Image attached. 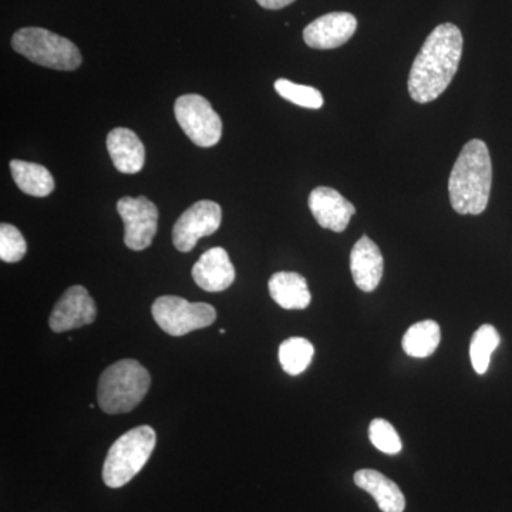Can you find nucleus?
<instances>
[{"label": "nucleus", "instance_id": "nucleus-6", "mask_svg": "<svg viewBox=\"0 0 512 512\" xmlns=\"http://www.w3.org/2000/svg\"><path fill=\"white\" fill-rule=\"evenodd\" d=\"M154 320L171 336H184L192 330L211 326L217 319L214 306L208 303H192L180 296H160L153 303Z\"/></svg>", "mask_w": 512, "mask_h": 512}, {"label": "nucleus", "instance_id": "nucleus-8", "mask_svg": "<svg viewBox=\"0 0 512 512\" xmlns=\"http://www.w3.org/2000/svg\"><path fill=\"white\" fill-rule=\"evenodd\" d=\"M121 220L124 222V244L133 251L150 247L157 234L158 210L148 198L124 197L117 202Z\"/></svg>", "mask_w": 512, "mask_h": 512}, {"label": "nucleus", "instance_id": "nucleus-4", "mask_svg": "<svg viewBox=\"0 0 512 512\" xmlns=\"http://www.w3.org/2000/svg\"><path fill=\"white\" fill-rule=\"evenodd\" d=\"M156 441V431L150 426H138L124 433L107 453L103 467L104 484L120 488L130 483L150 460Z\"/></svg>", "mask_w": 512, "mask_h": 512}, {"label": "nucleus", "instance_id": "nucleus-5", "mask_svg": "<svg viewBox=\"0 0 512 512\" xmlns=\"http://www.w3.org/2000/svg\"><path fill=\"white\" fill-rule=\"evenodd\" d=\"M12 46L30 62L64 72L79 69L83 60L79 47L73 42L42 28L18 30L13 35Z\"/></svg>", "mask_w": 512, "mask_h": 512}, {"label": "nucleus", "instance_id": "nucleus-25", "mask_svg": "<svg viewBox=\"0 0 512 512\" xmlns=\"http://www.w3.org/2000/svg\"><path fill=\"white\" fill-rule=\"evenodd\" d=\"M262 8L269 10L284 9L286 6L291 5L295 0H256Z\"/></svg>", "mask_w": 512, "mask_h": 512}, {"label": "nucleus", "instance_id": "nucleus-24", "mask_svg": "<svg viewBox=\"0 0 512 512\" xmlns=\"http://www.w3.org/2000/svg\"><path fill=\"white\" fill-rule=\"evenodd\" d=\"M28 252V244L22 232L10 224L0 225V259L8 264L22 261Z\"/></svg>", "mask_w": 512, "mask_h": 512}, {"label": "nucleus", "instance_id": "nucleus-9", "mask_svg": "<svg viewBox=\"0 0 512 512\" xmlns=\"http://www.w3.org/2000/svg\"><path fill=\"white\" fill-rule=\"evenodd\" d=\"M222 210L214 201H198L178 218L173 228L174 247L190 252L201 238L214 234L220 228Z\"/></svg>", "mask_w": 512, "mask_h": 512}, {"label": "nucleus", "instance_id": "nucleus-11", "mask_svg": "<svg viewBox=\"0 0 512 512\" xmlns=\"http://www.w3.org/2000/svg\"><path fill=\"white\" fill-rule=\"evenodd\" d=\"M357 20L352 13L333 12L313 20L303 30V40L312 49H336L355 35Z\"/></svg>", "mask_w": 512, "mask_h": 512}, {"label": "nucleus", "instance_id": "nucleus-3", "mask_svg": "<svg viewBox=\"0 0 512 512\" xmlns=\"http://www.w3.org/2000/svg\"><path fill=\"white\" fill-rule=\"evenodd\" d=\"M151 386V376L143 365L124 359L101 373L97 402L104 413L121 414L136 409Z\"/></svg>", "mask_w": 512, "mask_h": 512}, {"label": "nucleus", "instance_id": "nucleus-10", "mask_svg": "<svg viewBox=\"0 0 512 512\" xmlns=\"http://www.w3.org/2000/svg\"><path fill=\"white\" fill-rule=\"evenodd\" d=\"M97 318V306L84 286L74 285L63 293L56 303L49 326L53 332L63 333L90 325Z\"/></svg>", "mask_w": 512, "mask_h": 512}, {"label": "nucleus", "instance_id": "nucleus-12", "mask_svg": "<svg viewBox=\"0 0 512 512\" xmlns=\"http://www.w3.org/2000/svg\"><path fill=\"white\" fill-rule=\"evenodd\" d=\"M309 208L320 227L333 232L345 231L356 212L352 202L329 187H318L311 192Z\"/></svg>", "mask_w": 512, "mask_h": 512}, {"label": "nucleus", "instance_id": "nucleus-23", "mask_svg": "<svg viewBox=\"0 0 512 512\" xmlns=\"http://www.w3.org/2000/svg\"><path fill=\"white\" fill-rule=\"evenodd\" d=\"M369 439L377 450L389 456H396L403 448L399 433L384 419H375L370 423Z\"/></svg>", "mask_w": 512, "mask_h": 512}, {"label": "nucleus", "instance_id": "nucleus-7", "mask_svg": "<svg viewBox=\"0 0 512 512\" xmlns=\"http://www.w3.org/2000/svg\"><path fill=\"white\" fill-rule=\"evenodd\" d=\"M174 113L185 136H188L195 146L207 148L220 143L222 120L205 97L200 94H185L178 97Z\"/></svg>", "mask_w": 512, "mask_h": 512}, {"label": "nucleus", "instance_id": "nucleus-14", "mask_svg": "<svg viewBox=\"0 0 512 512\" xmlns=\"http://www.w3.org/2000/svg\"><path fill=\"white\" fill-rule=\"evenodd\" d=\"M384 261L379 247L369 237L356 242L350 254V271L357 288L373 292L383 278Z\"/></svg>", "mask_w": 512, "mask_h": 512}, {"label": "nucleus", "instance_id": "nucleus-20", "mask_svg": "<svg viewBox=\"0 0 512 512\" xmlns=\"http://www.w3.org/2000/svg\"><path fill=\"white\" fill-rule=\"evenodd\" d=\"M313 355H315V348L308 339H286L279 346V363L284 372L291 376H298L305 372L311 365Z\"/></svg>", "mask_w": 512, "mask_h": 512}, {"label": "nucleus", "instance_id": "nucleus-16", "mask_svg": "<svg viewBox=\"0 0 512 512\" xmlns=\"http://www.w3.org/2000/svg\"><path fill=\"white\" fill-rule=\"evenodd\" d=\"M355 484L375 498L377 507L382 512H403L406 508V498L399 485L394 483L382 473L376 470L356 471Z\"/></svg>", "mask_w": 512, "mask_h": 512}, {"label": "nucleus", "instance_id": "nucleus-15", "mask_svg": "<svg viewBox=\"0 0 512 512\" xmlns=\"http://www.w3.org/2000/svg\"><path fill=\"white\" fill-rule=\"evenodd\" d=\"M107 150L114 167L123 174H137L146 164V148L130 128H114L107 136Z\"/></svg>", "mask_w": 512, "mask_h": 512}, {"label": "nucleus", "instance_id": "nucleus-18", "mask_svg": "<svg viewBox=\"0 0 512 512\" xmlns=\"http://www.w3.org/2000/svg\"><path fill=\"white\" fill-rule=\"evenodd\" d=\"M10 171L20 190L32 197H47L55 190V180L43 165L13 160L10 161Z\"/></svg>", "mask_w": 512, "mask_h": 512}, {"label": "nucleus", "instance_id": "nucleus-13", "mask_svg": "<svg viewBox=\"0 0 512 512\" xmlns=\"http://www.w3.org/2000/svg\"><path fill=\"white\" fill-rule=\"evenodd\" d=\"M195 284L207 292H222L234 284L235 268L224 248H211L192 268Z\"/></svg>", "mask_w": 512, "mask_h": 512}, {"label": "nucleus", "instance_id": "nucleus-22", "mask_svg": "<svg viewBox=\"0 0 512 512\" xmlns=\"http://www.w3.org/2000/svg\"><path fill=\"white\" fill-rule=\"evenodd\" d=\"M275 90L279 96L291 101L303 109L318 110L323 106V96L315 87L303 86L289 82L286 79H279L275 82Z\"/></svg>", "mask_w": 512, "mask_h": 512}, {"label": "nucleus", "instance_id": "nucleus-2", "mask_svg": "<svg viewBox=\"0 0 512 512\" xmlns=\"http://www.w3.org/2000/svg\"><path fill=\"white\" fill-rule=\"evenodd\" d=\"M493 184V164L483 140L468 141L461 150L450 180L451 207L461 215H480L487 208Z\"/></svg>", "mask_w": 512, "mask_h": 512}, {"label": "nucleus", "instance_id": "nucleus-17", "mask_svg": "<svg viewBox=\"0 0 512 512\" xmlns=\"http://www.w3.org/2000/svg\"><path fill=\"white\" fill-rule=\"evenodd\" d=\"M269 293L281 308L306 309L312 301L308 281L296 272H276L269 279Z\"/></svg>", "mask_w": 512, "mask_h": 512}, {"label": "nucleus", "instance_id": "nucleus-21", "mask_svg": "<svg viewBox=\"0 0 512 512\" xmlns=\"http://www.w3.org/2000/svg\"><path fill=\"white\" fill-rule=\"evenodd\" d=\"M500 335L493 325H483L478 328L471 339V365L478 375H485L490 367L491 355L500 346Z\"/></svg>", "mask_w": 512, "mask_h": 512}, {"label": "nucleus", "instance_id": "nucleus-19", "mask_svg": "<svg viewBox=\"0 0 512 512\" xmlns=\"http://www.w3.org/2000/svg\"><path fill=\"white\" fill-rule=\"evenodd\" d=\"M441 340L440 325L434 320H423L410 326L403 336V350L406 355L424 359L436 352Z\"/></svg>", "mask_w": 512, "mask_h": 512}, {"label": "nucleus", "instance_id": "nucleus-1", "mask_svg": "<svg viewBox=\"0 0 512 512\" xmlns=\"http://www.w3.org/2000/svg\"><path fill=\"white\" fill-rule=\"evenodd\" d=\"M463 43V35L453 23H443L430 33L409 74V93L414 101L430 103L446 92L460 66Z\"/></svg>", "mask_w": 512, "mask_h": 512}]
</instances>
